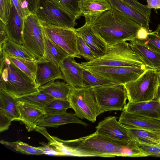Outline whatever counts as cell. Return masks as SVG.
Here are the masks:
<instances>
[{
    "label": "cell",
    "mask_w": 160,
    "mask_h": 160,
    "mask_svg": "<svg viewBox=\"0 0 160 160\" xmlns=\"http://www.w3.org/2000/svg\"><path fill=\"white\" fill-rule=\"evenodd\" d=\"M59 140L62 144L66 156L141 157L151 156L133 140L116 139L99 134L96 131L77 139L64 140L59 138Z\"/></svg>",
    "instance_id": "6da1fadb"
},
{
    "label": "cell",
    "mask_w": 160,
    "mask_h": 160,
    "mask_svg": "<svg viewBox=\"0 0 160 160\" xmlns=\"http://www.w3.org/2000/svg\"><path fill=\"white\" fill-rule=\"evenodd\" d=\"M91 24L94 32L108 47L138 38L139 32L143 28L112 7Z\"/></svg>",
    "instance_id": "7a4b0ae2"
},
{
    "label": "cell",
    "mask_w": 160,
    "mask_h": 160,
    "mask_svg": "<svg viewBox=\"0 0 160 160\" xmlns=\"http://www.w3.org/2000/svg\"><path fill=\"white\" fill-rule=\"evenodd\" d=\"M0 89L16 98L38 91L36 82L15 65L7 55L0 52Z\"/></svg>",
    "instance_id": "3957f363"
},
{
    "label": "cell",
    "mask_w": 160,
    "mask_h": 160,
    "mask_svg": "<svg viewBox=\"0 0 160 160\" xmlns=\"http://www.w3.org/2000/svg\"><path fill=\"white\" fill-rule=\"evenodd\" d=\"M78 63L85 66L146 67L141 58L126 41L108 46L106 52L102 57Z\"/></svg>",
    "instance_id": "277c9868"
},
{
    "label": "cell",
    "mask_w": 160,
    "mask_h": 160,
    "mask_svg": "<svg viewBox=\"0 0 160 160\" xmlns=\"http://www.w3.org/2000/svg\"><path fill=\"white\" fill-rule=\"evenodd\" d=\"M159 84L158 71L148 68L136 80L124 85L128 102H148L156 98Z\"/></svg>",
    "instance_id": "5b68a950"
},
{
    "label": "cell",
    "mask_w": 160,
    "mask_h": 160,
    "mask_svg": "<svg viewBox=\"0 0 160 160\" xmlns=\"http://www.w3.org/2000/svg\"><path fill=\"white\" fill-rule=\"evenodd\" d=\"M68 101L78 118L94 122L101 114L92 87L72 88Z\"/></svg>",
    "instance_id": "8992f818"
},
{
    "label": "cell",
    "mask_w": 160,
    "mask_h": 160,
    "mask_svg": "<svg viewBox=\"0 0 160 160\" xmlns=\"http://www.w3.org/2000/svg\"><path fill=\"white\" fill-rule=\"evenodd\" d=\"M23 46L34 57L36 62L44 60L45 41L43 28L36 14L24 19Z\"/></svg>",
    "instance_id": "52a82bcc"
},
{
    "label": "cell",
    "mask_w": 160,
    "mask_h": 160,
    "mask_svg": "<svg viewBox=\"0 0 160 160\" xmlns=\"http://www.w3.org/2000/svg\"><path fill=\"white\" fill-rule=\"evenodd\" d=\"M101 114L108 111H123L128 99L124 84H113L92 87Z\"/></svg>",
    "instance_id": "ba28073f"
},
{
    "label": "cell",
    "mask_w": 160,
    "mask_h": 160,
    "mask_svg": "<svg viewBox=\"0 0 160 160\" xmlns=\"http://www.w3.org/2000/svg\"><path fill=\"white\" fill-rule=\"evenodd\" d=\"M78 64L92 73L114 84L124 85L136 80L148 68L146 67L85 66Z\"/></svg>",
    "instance_id": "9c48e42d"
},
{
    "label": "cell",
    "mask_w": 160,
    "mask_h": 160,
    "mask_svg": "<svg viewBox=\"0 0 160 160\" xmlns=\"http://www.w3.org/2000/svg\"><path fill=\"white\" fill-rule=\"evenodd\" d=\"M40 21L58 26L74 28L77 19L50 0H38L35 13Z\"/></svg>",
    "instance_id": "30bf717a"
},
{
    "label": "cell",
    "mask_w": 160,
    "mask_h": 160,
    "mask_svg": "<svg viewBox=\"0 0 160 160\" xmlns=\"http://www.w3.org/2000/svg\"><path fill=\"white\" fill-rule=\"evenodd\" d=\"M39 21L49 37L70 56L74 58H82L78 50L75 28L58 26Z\"/></svg>",
    "instance_id": "8fae6325"
},
{
    "label": "cell",
    "mask_w": 160,
    "mask_h": 160,
    "mask_svg": "<svg viewBox=\"0 0 160 160\" xmlns=\"http://www.w3.org/2000/svg\"><path fill=\"white\" fill-rule=\"evenodd\" d=\"M117 117L109 116L99 122L96 131L101 135L121 140H130L127 128L117 120Z\"/></svg>",
    "instance_id": "7c38bea8"
},
{
    "label": "cell",
    "mask_w": 160,
    "mask_h": 160,
    "mask_svg": "<svg viewBox=\"0 0 160 160\" xmlns=\"http://www.w3.org/2000/svg\"><path fill=\"white\" fill-rule=\"evenodd\" d=\"M59 68L63 80L73 88L85 87L80 69V66L74 58L69 56L61 63Z\"/></svg>",
    "instance_id": "4fadbf2b"
},
{
    "label": "cell",
    "mask_w": 160,
    "mask_h": 160,
    "mask_svg": "<svg viewBox=\"0 0 160 160\" xmlns=\"http://www.w3.org/2000/svg\"><path fill=\"white\" fill-rule=\"evenodd\" d=\"M76 32L82 39L96 58L105 54L108 46L94 32L90 22L85 21L82 26L76 29Z\"/></svg>",
    "instance_id": "5bb4252c"
},
{
    "label": "cell",
    "mask_w": 160,
    "mask_h": 160,
    "mask_svg": "<svg viewBox=\"0 0 160 160\" xmlns=\"http://www.w3.org/2000/svg\"><path fill=\"white\" fill-rule=\"evenodd\" d=\"M118 122L126 127L148 131L160 130V121L122 111Z\"/></svg>",
    "instance_id": "9a60e30c"
},
{
    "label": "cell",
    "mask_w": 160,
    "mask_h": 160,
    "mask_svg": "<svg viewBox=\"0 0 160 160\" xmlns=\"http://www.w3.org/2000/svg\"><path fill=\"white\" fill-rule=\"evenodd\" d=\"M125 112L140 115L160 121V87L158 88L157 98L148 102L127 103Z\"/></svg>",
    "instance_id": "2e32d148"
},
{
    "label": "cell",
    "mask_w": 160,
    "mask_h": 160,
    "mask_svg": "<svg viewBox=\"0 0 160 160\" xmlns=\"http://www.w3.org/2000/svg\"><path fill=\"white\" fill-rule=\"evenodd\" d=\"M18 105L19 121L25 125L28 132L34 130L38 122L46 112L43 109L26 102L18 101Z\"/></svg>",
    "instance_id": "e0dca14e"
},
{
    "label": "cell",
    "mask_w": 160,
    "mask_h": 160,
    "mask_svg": "<svg viewBox=\"0 0 160 160\" xmlns=\"http://www.w3.org/2000/svg\"><path fill=\"white\" fill-rule=\"evenodd\" d=\"M58 79L63 80L59 67L47 60L37 62L35 80L39 87L48 82Z\"/></svg>",
    "instance_id": "ac0fdd59"
},
{
    "label": "cell",
    "mask_w": 160,
    "mask_h": 160,
    "mask_svg": "<svg viewBox=\"0 0 160 160\" xmlns=\"http://www.w3.org/2000/svg\"><path fill=\"white\" fill-rule=\"evenodd\" d=\"M79 5L85 21L91 23L112 7L107 0H81Z\"/></svg>",
    "instance_id": "d6986e66"
},
{
    "label": "cell",
    "mask_w": 160,
    "mask_h": 160,
    "mask_svg": "<svg viewBox=\"0 0 160 160\" xmlns=\"http://www.w3.org/2000/svg\"><path fill=\"white\" fill-rule=\"evenodd\" d=\"M129 43L132 50L141 58L147 68L160 70V56L138 38L129 41Z\"/></svg>",
    "instance_id": "ffe728a7"
},
{
    "label": "cell",
    "mask_w": 160,
    "mask_h": 160,
    "mask_svg": "<svg viewBox=\"0 0 160 160\" xmlns=\"http://www.w3.org/2000/svg\"><path fill=\"white\" fill-rule=\"evenodd\" d=\"M23 24L24 19L20 16L12 3L8 19L5 24L8 39L22 45Z\"/></svg>",
    "instance_id": "44dd1931"
},
{
    "label": "cell",
    "mask_w": 160,
    "mask_h": 160,
    "mask_svg": "<svg viewBox=\"0 0 160 160\" xmlns=\"http://www.w3.org/2000/svg\"><path fill=\"white\" fill-rule=\"evenodd\" d=\"M70 123H77L85 127L88 123L80 120L76 114L66 111L60 113H46L39 120L37 125L44 127L58 128L59 126Z\"/></svg>",
    "instance_id": "7402d4cb"
},
{
    "label": "cell",
    "mask_w": 160,
    "mask_h": 160,
    "mask_svg": "<svg viewBox=\"0 0 160 160\" xmlns=\"http://www.w3.org/2000/svg\"><path fill=\"white\" fill-rule=\"evenodd\" d=\"M112 7L139 24L149 32L150 18L120 0H107Z\"/></svg>",
    "instance_id": "603a6c76"
},
{
    "label": "cell",
    "mask_w": 160,
    "mask_h": 160,
    "mask_svg": "<svg viewBox=\"0 0 160 160\" xmlns=\"http://www.w3.org/2000/svg\"><path fill=\"white\" fill-rule=\"evenodd\" d=\"M43 30L45 41L44 60L51 62L59 67L63 60L70 55L49 37L43 28Z\"/></svg>",
    "instance_id": "cb8c5ba5"
},
{
    "label": "cell",
    "mask_w": 160,
    "mask_h": 160,
    "mask_svg": "<svg viewBox=\"0 0 160 160\" xmlns=\"http://www.w3.org/2000/svg\"><path fill=\"white\" fill-rule=\"evenodd\" d=\"M52 81L39 87L38 90L49 95L54 99L68 100L72 88L64 82Z\"/></svg>",
    "instance_id": "d4e9b609"
},
{
    "label": "cell",
    "mask_w": 160,
    "mask_h": 160,
    "mask_svg": "<svg viewBox=\"0 0 160 160\" xmlns=\"http://www.w3.org/2000/svg\"><path fill=\"white\" fill-rule=\"evenodd\" d=\"M0 109L12 120H19L20 114L16 98L0 89Z\"/></svg>",
    "instance_id": "484cf974"
},
{
    "label": "cell",
    "mask_w": 160,
    "mask_h": 160,
    "mask_svg": "<svg viewBox=\"0 0 160 160\" xmlns=\"http://www.w3.org/2000/svg\"><path fill=\"white\" fill-rule=\"evenodd\" d=\"M0 52H3L9 56L36 62L33 55L22 44L8 39L5 41L0 46Z\"/></svg>",
    "instance_id": "4316f807"
},
{
    "label": "cell",
    "mask_w": 160,
    "mask_h": 160,
    "mask_svg": "<svg viewBox=\"0 0 160 160\" xmlns=\"http://www.w3.org/2000/svg\"><path fill=\"white\" fill-rule=\"evenodd\" d=\"M124 125L127 128L128 134L132 140L152 144L160 143V130L148 131L135 129Z\"/></svg>",
    "instance_id": "83f0119b"
},
{
    "label": "cell",
    "mask_w": 160,
    "mask_h": 160,
    "mask_svg": "<svg viewBox=\"0 0 160 160\" xmlns=\"http://www.w3.org/2000/svg\"><path fill=\"white\" fill-rule=\"evenodd\" d=\"M16 98L18 101L28 102L43 109L48 103L54 99L53 98L48 94L39 90L35 92Z\"/></svg>",
    "instance_id": "f1b7e54d"
},
{
    "label": "cell",
    "mask_w": 160,
    "mask_h": 160,
    "mask_svg": "<svg viewBox=\"0 0 160 160\" xmlns=\"http://www.w3.org/2000/svg\"><path fill=\"white\" fill-rule=\"evenodd\" d=\"M1 144L12 148L15 150L27 155H42L44 154L43 151L38 147H35L20 141L10 142L1 140Z\"/></svg>",
    "instance_id": "f546056e"
},
{
    "label": "cell",
    "mask_w": 160,
    "mask_h": 160,
    "mask_svg": "<svg viewBox=\"0 0 160 160\" xmlns=\"http://www.w3.org/2000/svg\"><path fill=\"white\" fill-rule=\"evenodd\" d=\"M6 55L15 65L35 81V77L37 70L36 62L29 61Z\"/></svg>",
    "instance_id": "4dcf8cb0"
},
{
    "label": "cell",
    "mask_w": 160,
    "mask_h": 160,
    "mask_svg": "<svg viewBox=\"0 0 160 160\" xmlns=\"http://www.w3.org/2000/svg\"><path fill=\"white\" fill-rule=\"evenodd\" d=\"M80 69L85 87H93L114 84L109 80L92 73L80 66Z\"/></svg>",
    "instance_id": "1f68e13d"
},
{
    "label": "cell",
    "mask_w": 160,
    "mask_h": 160,
    "mask_svg": "<svg viewBox=\"0 0 160 160\" xmlns=\"http://www.w3.org/2000/svg\"><path fill=\"white\" fill-rule=\"evenodd\" d=\"M68 13L78 19L82 16L79 3L81 0H50Z\"/></svg>",
    "instance_id": "d6a6232c"
},
{
    "label": "cell",
    "mask_w": 160,
    "mask_h": 160,
    "mask_svg": "<svg viewBox=\"0 0 160 160\" xmlns=\"http://www.w3.org/2000/svg\"><path fill=\"white\" fill-rule=\"evenodd\" d=\"M70 108L68 101L54 99L45 106L44 109L46 113L55 114L65 112Z\"/></svg>",
    "instance_id": "836d02e7"
},
{
    "label": "cell",
    "mask_w": 160,
    "mask_h": 160,
    "mask_svg": "<svg viewBox=\"0 0 160 160\" xmlns=\"http://www.w3.org/2000/svg\"><path fill=\"white\" fill-rule=\"evenodd\" d=\"M141 40L148 48L160 56V36L153 32H151L148 33L145 39Z\"/></svg>",
    "instance_id": "e575fe53"
},
{
    "label": "cell",
    "mask_w": 160,
    "mask_h": 160,
    "mask_svg": "<svg viewBox=\"0 0 160 160\" xmlns=\"http://www.w3.org/2000/svg\"><path fill=\"white\" fill-rule=\"evenodd\" d=\"M77 46L79 54L82 58H83L88 61L96 58L82 39L77 34Z\"/></svg>",
    "instance_id": "d590c367"
},
{
    "label": "cell",
    "mask_w": 160,
    "mask_h": 160,
    "mask_svg": "<svg viewBox=\"0 0 160 160\" xmlns=\"http://www.w3.org/2000/svg\"><path fill=\"white\" fill-rule=\"evenodd\" d=\"M12 2L22 18L24 19L32 13L29 10L28 4L25 0H12Z\"/></svg>",
    "instance_id": "8d00e7d4"
},
{
    "label": "cell",
    "mask_w": 160,
    "mask_h": 160,
    "mask_svg": "<svg viewBox=\"0 0 160 160\" xmlns=\"http://www.w3.org/2000/svg\"><path fill=\"white\" fill-rule=\"evenodd\" d=\"M12 5V0H0V19L5 24L8 20Z\"/></svg>",
    "instance_id": "74e56055"
},
{
    "label": "cell",
    "mask_w": 160,
    "mask_h": 160,
    "mask_svg": "<svg viewBox=\"0 0 160 160\" xmlns=\"http://www.w3.org/2000/svg\"><path fill=\"white\" fill-rule=\"evenodd\" d=\"M135 141L140 148L150 153L151 156L160 157V143L157 144H152L140 141Z\"/></svg>",
    "instance_id": "f35d334b"
},
{
    "label": "cell",
    "mask_w": 160,
    "mask_h": 160,
    "mask_svg": "<svg viewBox=\"0 0 160 160\" xmlns=\"http://www.w3.org/2000/svg\"><path fill=\"white\" fill-rule=\"evenodd\" d=\"M150 18L151 9L137 0H120Z\"/></svg>",
    "instance_id": "ab89813d"
},
{
    "label": "cell",
    "mask_w": 160,
    "mask_h": 160,
    "mask_svg": "<svg viewBox=\"0 0 160 160\" xmlns=\"http://www.w3.org/2000/svg\"><path fill=\"white\" fill-rule=\"evenodd\" d=\"M12 121L11 119L2 110L0 109V132L8 130Z\"/></svg>",
    "instance_id": "60d3db41"
},
{
    "label": "cell",
    "mask_w": 160,
    "mask_h": 160,
    "mask_svg": "<svg viewBox=\"0 0 160 160\" xmlns=\"http://www.w3.org/2000/svg\"><path fill=\"white\" fill-rule=\"evenodd\" d=\"M38 147L43 151L44 154L49 155L62 156L60 153L48 143L47 144H44V145Z\"/></svg>",
    "instance_id": "b9f144b4"
},
{
    "label": "cell",
    "mask_w": 160,
    "mask_h": 160,
    "mask_svg": "<svg viewBox=\"0 0 160 160\" xmlns=\"http://www.w3.org/2000/svg\"><path fill=\"white\" fill-rule=\"evenodd\" d=\"M0 46L5 41L8 39L5 24L1 20H0Z\"/></svg>",
    "instance_id": "7bdbcfd3"
},
{
    "label": "cell",
    "mask_w": 160,
    "mask_h": 160,
    "mask_svg": "<svg viewBox=\"0 0 160 160\" xmlns=\"http://www.w3.org/2000/svg\"><path fill=\"white\" fill-rule=\"evenodd\" d=\"M28 4L30 12L35 14L37 8L38 0H25Z\"/></svg>",
    "instance_id": "ee69618b"
},
{
    "label": "cell",
    "mask_w": 160,
    "mask_h": 160,
    "mask_svg": "<svg viewBox=\"0 0 160 160\" xmlns=\"http://www.w3.org/2000/svg\"><path fill=\"white\" fill-rule=\"evenodd\" d=\"M148 8L157 9L160 8V0H146Z\"/></svg>",
    "instance_id": "f6af8a7d"
},
{
    "label": "cell",
    "mask_w": 160,
    "mask_h": 160,
    "mask_svg": "<svg viewBox=\"0 0 160 160\" xmlns=\"http://www.w3.org/2000/svg\"><path fill=\"white\" fill-rule=\"evenodd\" d=\"M153 32L160 36V24L158 25L156 29Z\"/></svg>",
    "instance_id": "bcb514c9"
},
{
    "label": "cell",
    "mask_w": 160,
    "mask_h": 160,
    "mask_svg": "<svg viewBox=\"0 0 160 160\" xmlns=\"http://www.w3.org/2000/svg\"><path fill=\"white\" fill-rule=\"evenodd\" d=\"M158 72L159 74V82H160V70L158 71Z\"/></svg>",
    "instance_id": "7dc6e473"
},
{
    "label": "cell",
    "mask_w": 160,
    "mask_h": 160,
    "mask_svg": "<svg viewBox=\"0 0 160 160\" xmlns=\"http://www.w3.org/2000/svg\"><path fill=\"white\" fill-rule=\"evenodd\" d=\"M159 86L160 87V82L159 83Z\"/></svg>",
    "instance_id": "c3c4849f"
}]
</instances>
